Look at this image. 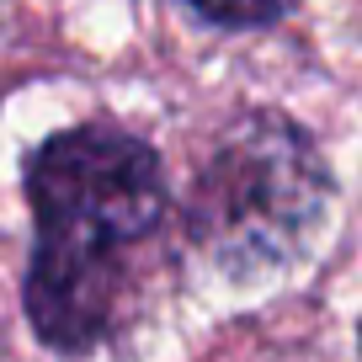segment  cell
Returning <instances> with one entry per match:
<instances>
[{
    "label": "cell",
    "instance_id": "obj_3",
    "mask_svg": "<svg viewBox=\"0 0 362 362\" xmlns=\"http://www.w3.org/2000/svg\"><path fill=\"white\" fill-rule=\"evenodd\" d=\"M197 22L224 27V33H256V27H277L283 16H293L298 0H181Z\"/></svg>",
    "mask_w": 362,
    "mask_h": 362
},
{
    "label": "cell",
    "instance_id": "obj_1",
    "mask_svg": "<svg viewBox=\"0 0 362 362\" xmlns=\"http://www.w3.org/2000/svg\"><path fill=\"white\" fill-rule=\"evenodd\" d=\"M33 256L22 315L59 357H90L123 330L139 250L165 235L176 208L165 160L117 123H69L22 160Z\"/></svg>",
    "mask_w": 362,
    "mask_h": 362
},
{
    "label": "cell",
    "instance_id": "obj_2",
    "mask_svg": "<svg viewBox=\"0 0 362 362\" xmlns=\"http://www.w3.org/2000/svg\"><path fill=\"white\" fill-rule=\"evenodd\" d=\"M336 203L320 139L283 107H240L181 192V235L218 277L267 283L304 267Z\"/></svg>",
    "mask_w": 362,
    "mask_h": 362
},
{
    "label": "cell",
    "instance_id": "obj_4",
    "mask_svg": "<svg viewBox=\"0 0 362 362\" xmlns=\"http://www.w3.org/2000/svg\"><path fill=\"white\" fill-rule=\"evenodd\" d=\"M357 357H362V320H357Z\"/></svg>",
    "mask_w": 362,
    "mask_h": 362
}]
</instances>
